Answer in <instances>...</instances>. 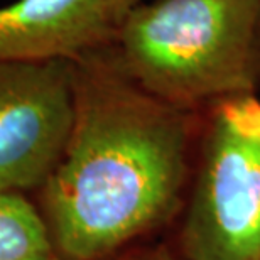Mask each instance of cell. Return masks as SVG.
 Masks as SVG:
<instances>
[{
  "instance_id": "6da1fadb",
  "label": "cell",
  "mask_w": 260,
  "mask_h": 260,
  "mask_svg": "<svg viewBox=\"0 0 260 260\" xmlns=\"http://www.w3.org/2000/svg\"><path fill=\"white\" fill-rule=\"evenodd\" d=\"M75 113L39 210L64 260H102L160 225L188 176L193 110L139 86L110 44L71 59Z\"/></svg>"
},
{
  "instance_id": "7a4b0ae2",
  "label": "cell",
  "mask_w": 260,
  "mask_h": 260,
  "mask_svg": "<svg viewBox=\"0 0 260 260\" xmlns=\"http://www.w3.org/2000/svg\"><path fill=\"white\" fill-rule=\"evenodd\" d=\"M118 66L164 102L194 110L260 85V0H145L115 25Z\"/></svg>"
},
{
  "instance_id": "3957f363",
  "label": "cell",
  "mask_w": 260,
  "mask_h": 260,
  "mask_svg": "<svg viewBox=\"0 0 260 260\" xmlns=\"http://www.w3.org/2000/svg\"><path fill=\"white\" fill-rule=\"evenodd\" d=\"M188 260H260V102H216L183 226Z\"/></svg>"
},
{
  "instance_id": "277c9868",
  "label": "cell",
  "mask_w": 260,
  "mask_h": 260,
  "mask_svg": "<svg viewBox=\"0 0 260 260\" xmlns=\"http://www.w3.org/2000/svg\"><path fill=\"white\" fill-rule=\"evenodd\" d=\"M71 61L0 63V191H39L68 142Z\"/></svg>"
},
{
  "instance_id": "5b68a950",
  "label": "cell",
  "mask_w": 260,
  "mask_h": 260,
  "mask_svg": "<svg viewBox=\"0 0 260 260\" xmlns=\"http://www.w3.org/2000/svg\"><path fill=\"white\" fill-rule=\"evenodd\" d=\"M113 34L108 0H14L0 7V63L71 61Z\"/></svg>"
},
{
  "instance_id": "8992f818",
  "label": "cell",
  "mask_w": 260,
  "mask_h": 260,
  "mask_svg": "<svg viewBox=\"0 0 260 260\" xmlns=\"http://www.w3.org/2000/svg\"><path fill=\"white\" fill-rule=\"evenodd\" d=\"M49 226L27 194L0 191V260H51Z\"/></svg>"
},
{
  "instance_id": "52a82bcc",
  "label": "cell",
  "mask_w": 260,
  "mask_h": 260,
  "mask_svg": "<svg viewBox=\"0 0 260 260\" xmlns=\"http://www.w3.org/2000/svg\"><path fill=\"white\" fill-rule=\"evenodd\" d=\"M142 2H145V0H108V9H110V17L113 24L117 25L130 9H134L135 5Z\"/></svg>"
},
{
  "instance_id": "ba28073f",
  "label": "cell",
  "mask_w": 260,
  "mask_h": 260,
  "mask_svg": "<svg viewBox=\"0 0 260 260\" xmlns=\"http://www.w3.org/2000/svg\"><path fill=\"white\" fill-rule=\"evenodd\" d=\"M130 260H174V258L171 257L168 252L155 250V252H147V253H142V255L134 257V258H130Z\"/></svg>"
},
{
  "instance_id": "9c48e42d",
  "label": "cell",
  "mask_w": 260,
  "mask_h": 260,
  "mask_svg": "<svg viewBox=\"0 0 260 260\" xmlns=\"http://www.w3.org/2000/svg\"><path fill=\"white\" fill-rule=\"evenodd\" d=\"M51 260H64V258H63V257H59V255H54Z\"/></svg>"
}]
</instances>
